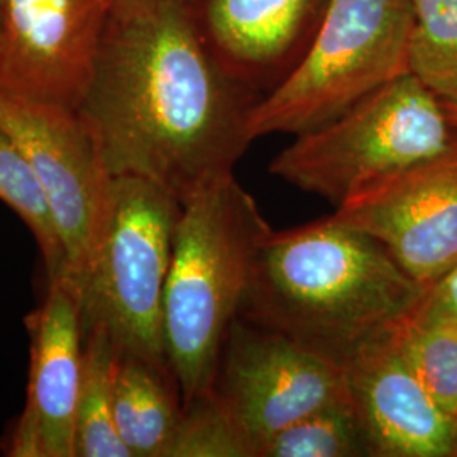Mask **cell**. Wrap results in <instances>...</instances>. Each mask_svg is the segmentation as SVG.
<instances>
[{"label":"cell","mask_w":457,"mask_h":457,"mask_svg":"<svg viewBox=\"0 0 457 457\" xmlns=\"http://www.w3.org/2000/svg\"><path fill=\"white\" fill-rule=\"evenodd\" d=\"M411 22L409 0H330L305 56L251 109V139L317 129L409 73Z\"/></svg>","instance_id":"8992f818"},{"label":"cell","mask_w":457,"mask_h":457,"mask_svg":"<svg viewBox=\"0 0 457 457\" xmlns=\"http://www.w3.org/2000/svg\"><path fill=\"white\" fill-rule=\"evenodd\" d=\"M213 393L258 444L315 410L351 398L341 366L243 315L224 341Z\"/></svg>","instance_id":"ba28073f"},{"label":"cell","mask_w":457,"mask_h":457,"mask_svg":"<svg viewBox=\"0 0 457 457\" xmlns=\"http://www.w3.org/2000/svg\"><path fill=\"white\" fill-rule=\"evenodd\" d=\"M442 107L447 114V119L451 122V126L454 128V131L457 132V92L447 96V97H441Z\"/></svg>","instance_id":"603a6c76"},{"label":"cell","mask_w":457,"mask_h":457,"mask_svg":"<svg viewBox=\"0 0 457 457\" xmlns=\"http://www.w3.org/2000/svg\"><path fill=\"white\" fill-rule=\"evenodd\" d=\"M181 204L139 177H114L102 239L87 270L70 281L83 334L102 328L119 354L170 370L164 292Z\"/></svg>","instance_id":"277c9868"},{"label":"cell","mask_w":457,"mask_h":457,"mask_svg":"<svg viewBox=\"0 0 457 457\" xmlns=\"http://www.w3.org/2000/svg\"><path fill=\"white\" fill-rule=\"evenodd\" d=\"M0 128L33 166L65 249V277L87 270L102 239L114 177L77 111L0 94Z\"/></svg>","instance_id":"52a82bcc"},{"label":"cell","mask_w":457,"mask_h":457,"mask_svg":"<svg viewBox=\"0 0 457 457\" xmlns=\"http://www.w3.org/2000/svg\"><path fill=\"white\" fill-rule=\"evenodd\" d=\"M373 456L353 398L315 410L264 442L260 457Z\"/></svg>","instance_id":"2e32d148"},{"label":"cell","mask_w":457,"mask_h":457,"mask_svg":"<svg viewBox=\"0 0 457 457\" xmlns=\"http://www.w3.org/2000/svg\"><path fill=\"white\" fill-rule=\"evenodd\" d=\"M454 417H456V422H457V409H456V415H454Z\"/></svg>","instance_id":"cb8c5ba5"},{"label":"cell","mask_w":457,"mask_h":457,"mask_svg":"<svg viewBox=\"0 0 457 457\" xmlns=\"http://www.w3.org/2000/svg\"><path fill=\"white\" fill-rule=\"evenodd\" d=\"M170 457H260L258 444L211 393L183 407Z\"/></svg>","instance_id":"ffe728a7"},{"label":"cell","mask_w":457,"mask_h":457,"mask_svg":"<svg viewBox=\"0 0 457 457\" xmlns=\"http://www.w3.org/2000/svg\"><path fill=\"white\" fill-rule=\"evenodd\" d=\"M396 327L343 366L373 456H457L456 417L442 409L410 368Z\"/></svg>","instance_id":"4fadbf2b"},{"label":"cell","mask_w":457,"mask_h":457,"mask_svg":"<svg viewBox=\"0 0 457 457\" xmlns=\"http://www.w3.org/2000/svg\"><path fill=\"white\" fill-rule=\"evenodd\" d=\"M217 63L253 94L271 92L305 56L330 0H181Z\"/></svg>","instance_id":"7c38bea8"},{"label":"cell","mask_w":457,"mask_h":457,"mask_svg":"<svg viewBox=\"0 0 457 457\" xmlns=\"http://www.w3.org/2000/svg\"><path fill=\"white\" fill-rule=\"evenodd\" d=\"M260 98L202 43L181 0L109 14L77 107L112 177L156 183L183 204L234 173Z\"/></svg>","instance_id":"6da1fadb"},{"label":"cell","mask_w":457,"mask_h":457,"mask_svg":"<svg viewBox=\"0 0 457 457\" xmlns=\"http://www.w3.org/2000/svg\"><path fill=\"white\" fill-rule=\"evenodd\" d=\"M0 200L21 217L36 239L48 283L65 277V249L41 183L16 141L0 128Z\"/></svg>","instance_id":"e0dca14e"},{"label":"cell","mask_w":457,"mask_h":457,"mask_svg":"<svg viewBox=\"0 0 457 457\" xmlns=\"http://www.w3.org/2000/svg\"><path fill=\"white\" fill-rule=\"evenodd\" d=\"M334 215L378 239L427 292L457 264V137L349 198Z\"/></svg>","instance_id":"30bf717a"},{"label":"cell","mask_w":457,"mask_h":457,"mask_svg":"<svg viewBox=\"0 0 457 457\" xmlns=\"http://www.w3.org/2000/svg\"><path fill=\"white\" fill-rule=\"evenodd\" d=\"M409 66L439 97L457 92V0H409Z\"/></svg>","instance_id":"d6986e66"},{"label":"cell","mask_w":457,"mask_h":457,"mask_svg":"<svg viewBox=\"0 0 457 457\" xmlns=\"http://www.w3.org/2000/svg\"><path fill=\"white\" fill-rule=\"evenodd\" d=\"M107 19L105 0H0V94L77 111Z\"/></svg>","instance_id":"9c48e42d"},{"label":"cell","mask_w":457,"mask_h":457,"mask_svg":"<svg viewBox=\"0 0 457 457\" xmlns=\"http://www.w3.org/2000/svg\"><path fill=\"white\" fill-rule=\"evenodd\" d=\"M271 230L234 173L181 204L164 292V343L183 407L212 393L228 328Z\"/></svg>","instance_id":"3957f363"},{"label":"cell","mask_w":457,"mask_h":457,"mask_svg":"<svg viewBox=\"0 0 457 457\" xmlns=\"http://www.w3.org/2000/svg\"><path fill=\"white\" fill-rule=\"evenodd\" d=\"M424 294L378 239L332 213L271 230L239 315L343 368L403 322Z\"/></svg>","instance_id":"7a4b0ae2"},{"label":"cell","mask_w":457,"mask_h":457,"mask_svg":"<svg viewBox=\"0 0 457 457\" xmlns=\"http://www.w3.org/2000/svg\"><path fill=\"white\" fill-rule=\"evenodd\" d=\"M117 349L102 328L83 334V370L75 424V457H131L114 422Z\"/></svg>","instance_id":"9a60e30c"},{"label":"cell","mask_w":457,"mask_h":457,"mask_svg":"<svg viewBox=\"0 0 457 457\" xmlns=\"http://www.w3.org/2000/svg\"><path fill=\"white\" fill-rule=\"evenodd\" d=\"M456 137L441 97L409 71L328 124L298 134L271 162L270 171L339 207L439 154Z\"/></svg>","instance_id":"5b68a950"},{"label":"cell","mask_w":457,"mask_h":457,"mask_svg":"<svg viewBox=\"0 0 457 457\" xmlns=\"http://www.w3.org/2000/svg\"><path fill=\"white\" fill-rule=\"evenodd\" d=\"M410 368L451 415L457 409V319L411 312L396 327Z\"/></svg>","instance_id":"ac0fdd59"},{"label":"cell","mask_w":457,"mask_h":457,"mask_svg":"<svg viewBox=\"0 0 457 457\" xmlns=\"http://www.w3.org/2000/svg\"><path fill=\"white\" fill-rule=\"evenodd\" d=\"M31 370L26 407L11 434L12 457H75L83 370L79 298L66 278L48 283L41 307L26 319Z\"/></svg>","instance_id":"8fae6325"},{"label":"cell","mask_w":457,"mask_h":457,"mask_svg":"<svg viewBox=\"0 0 457 457\" xmlns=\"http://www.w3.org/2000/svg\"><path fill=\"white\" fill-rule=\"evenodd\" d=\"M181 413L180 390L171 371L117 353L114 422L131 457H170Z\"/></svg>","instance_id":"5bb4252c"},{"label":"cell","mask_w":457,"mask_h":457,"mask_svg":"<svg viewBox=\"0 0 457 457\" xmlns=\"http://www.w3.org/2000/svg\"><path fill=\"white\" fill-rule=\"evenodd\" d=\"M415 312L457 319V264L425 292Z\"/></svg>","instance_id":"44dd1931"},{"label":"cell","mask_w":457,"mask_h":457,"mask_svg":"<svg viewBox=\"0 0 457 457\" xmlns=\"http://www.w3.org/2000/svg\"><path fill=\"white\" fill-rule=\"evenodd\" d=\"M168 2V0H105L109 7V14H126V12H134L139 9H146L151 5Z\"/></svg>","instance_id":"7402d4cb"}]
</instances>
